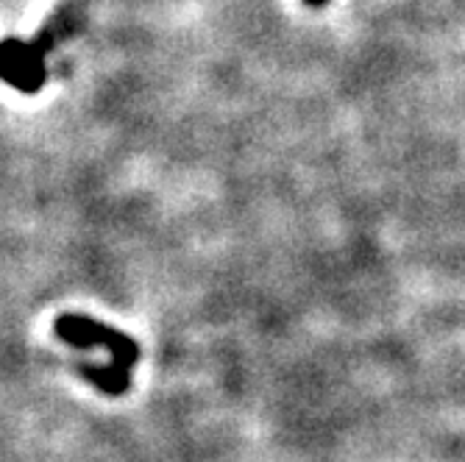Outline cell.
I'll use <instances>...</instances> for the list:
<instances>
[{"label":"cell","instance_id":"1","mask_svg":"<svg viewBox=\"0 0 465 462\" xmlns=\"http://www.w3.org/2000/svg\"><path fill=\"white\" fill-rule=\"evenodd\" d=\"M54 331L62 343L81 349V351L106 349L112 357V365L125 376H132V368L140 359V346L129 338V334H123L112 326H104L87 315H59L54 323Z\"/></svg>","mask_w":465,"mask_h":462},{"label":"cell","instance_id":"2","mask_svg":"<svg viewBox=\"0 0 465 462\" xmlns=\"http://www.w3.org/2000/svg\"><path fill=\"white\" fill-rule=\"evenodd\" d=\"M0 78L25 95L39 93L48 78L45 48H39V42L4 39L0 42Z\"/></svg>","mask_w":465,"mask_h":462},{"label":"cell","instance_id":"3","mask_svg":"<svg viewBox=\"0 0 465 462\" xmlns=\"http://www.w3.org/2000/svg\"><path fill=\"white\" fill-rule=\"evenodd\" d=\"M304 4H307V6H315V9H318V6L329 4V0H304Z\"/></svg>","mask_w":465,"mask_h":462}]
</instances>
